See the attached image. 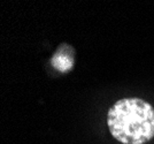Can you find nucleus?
<instances>
[{
  "label": "nucleus",
  "mask_w": 154,
  "mask_h": 144,
  "mask_svg": "<svg viewBox=\"0 0 154 144\" xmlns=\"http://www.w3.org/2000/svg\"><path fill=\"white\" fill-rule=\"evenodd\" d=\"M75 52L74 49L68 44H61L57 49L54 55L52 57V65L60 73L70 72L74 67Z\"/></svg>",
  "instance_id": "obj_2"
},
{
  "label": "nucleus",
  "mask_w": 154,
  "mask_h": 144,
  "mask_svg": "<svg viewBox=\"0 0 154 144\" xmlns=\"http://www.w3.org/2000/svg\"><path fill=\"white\" fill-rule=\"evenodd\" d=\"M109 133L122 144H146L154 138V107L137 97L117 100L107 113Z\"/></svg>",
  "instance_id": "obj_1"
}]
</instances>
